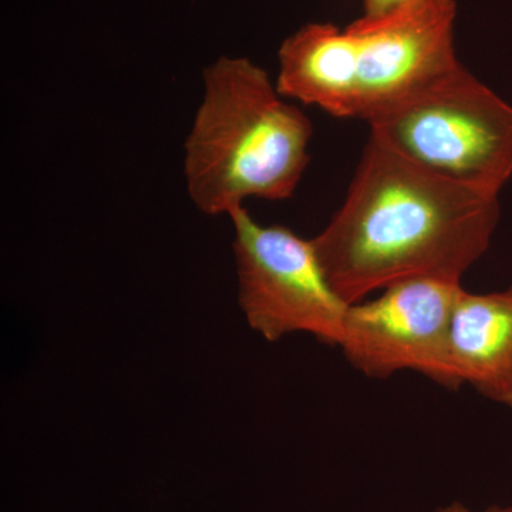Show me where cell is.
Here are the masks:
<instances>
[{
	"mask_svg": "<svg viewBox=\"0 0 512 512\" xmlns=\"http://www.w3.org/2000/svg\"><path fill=\"white\" fill-rule=\"evenodd\" d=\"M498 221V197L427 173L369 137L342 207L312 244L352 305L404 279L461 282Z\"/></svg>",
	"mask_w": 512,
	"mask_h": 512,
	"instance_id": "obj_1",
	"label": "cell"
},
{
	"mask_svg": "<svg viewBox=\"0 0 512 512\" xmlns=\"http://www.w3.org/2000/svg\"><path fill=\"white\" fill-rule=\"evenodd\" d=\"M311 120L247 57L204 70V97L185 141L188 195L204 214L229 215L249 198L288 200L308 168Z\"/></svg>",
	"mask_w": 512,
	"mask_h": 512,
	"instance_id": "obj_2",
	"label": "cell"
},
{
	"mask_svg": "<svg viewBox=\"0 0 512 512\" xmlns=\"http://www.w3.org/2000/svg\"><path fill=\"white\" fill-rule=\"evenodd\" d=\"M370 137L421 170L498 197L512 177V106L463 64L366 120Z\"/></svg>",
	"mask_w": 512,
	"mask_h": 512,
	"instance_id": "obj_3",
	"label": "cell"
},
{
	"mask_svg": "<svg viewBox=\"0 0 512 512\" xmlns=\"http://www.w3.org/2000/svg\"><path fill=\"white\" fill-rule=\"evenodd\" d=\"M234 227L239 305L248 325L268 342L308 333L338 346L349 303L330 286L312 239L282 225H261L247 207L228 215Z\"/></svg>",
	"mask_w": 512,
	"mask_h": 512,
	"instance_id": "obj_4",
	"label": "cell"
},
{
	"mask_svg": "<svg viewBox=\"0 0 512 512\" xmlns=\"http://www.w3.org/2000/svg\"><path fill=\"white\" fill-rule=\"evenodd\" d=\"M461 282L404 279L349 305L339 348L370 379L410 370L448 390L463 383L451 359V320Z\"/></svg>",
	"mask_w": 512,
	"mask_h": 512,
	"instance_id": "obj_5",
	"label": "cell"
},
{
	"mask_svg": "<svg viewBox=\"0 0 512 512\" xmlns=\"http://www.w3.org/2000/svg\"><path fill=\"white\" fill-rule=\"evenodd\" d=\"M454 0H410L376 20L346 26L357 45L359 119L457 66Z\"/></svg>",
	"mask_w": 512,
	"mask_h": 512,
	"instance_id": "obj_6",
	"label": "cell"
},
{
	"mask_svg": "<svg viewBox=\"0 0 512 512\" xmlns=\"http://www.w3.org/2000/svg\"><path fill=\"white\" fill-rule=\"evenodd\" d=\"M276 89L340 119H359L357 45L348 30L308 23L284 40Z\"/></svg>",
	"mask_w": 512,
	"mask_h": 512,
	"instance_id": "obj_7",
	"label": "cell"
},
{
	"mask_svg": "<svg viewBox=\"0 0 512 512\" xmlns=\"http://www.w3.org/2000/svg\"><path fill=\"white\" fill-rule=\"evenodd\" d=\"M450 343L461 383L512 409V286L491 293L463 288L451 320Z\"/></svg>",
	"mask_w": 512,
	"mask_h": 512,
	"instance_id": "obj_8",
	"label": "cell"
},
{
	"mask_svg": "<svg viewBox=\"0 0 512 512\" xmlns=\"http://www.w3.org/2000/svg\"><path fill=\"white\" fill-rule=\"evenodd\" d=\"M410 0H363V19L376 20L402 8Z\"/></svg>",
	"mask_w": 512,
	"mask_h": 512,
	"instance_id": "obj_9",
	"label": "cell"
},
{
	"mask_svg": "<svg viewBox=\"0 0 512 512\" xmlns=\"http://www.w3.org/2000/svg\"><path fill=\"white\" fill-rule=\"evenodd\" d=\"M437 512H474L471 511L470 508L466 507L463 503H458V501H454V503L444 505V507L439 508ZM481 512H512L511 507H497V505H493V507L487 508V510Z\"/></svg>",
	"mask_w": 512,
	"mask_h": 512,
	"instance_id": "obj_10",
	"label": "cell"
}]
</instances>
